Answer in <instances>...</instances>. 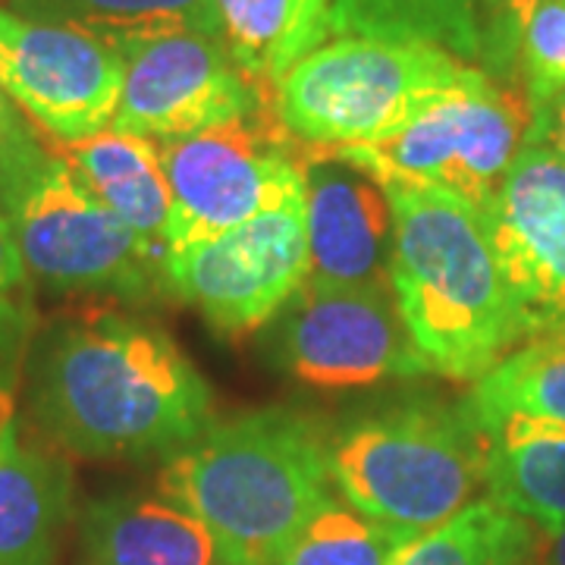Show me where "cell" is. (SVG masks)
<instances>
[{"instance_id": "1", "label": "cell", "mask_w": 565, "mask_h": 565, "mask_svg": "<svg viewBox=\"0 0 565 565\" xmlns=\"http://www.w3.org/2000/svg\"><path fill=\"white\" fill-rule=\"evenodd\" d=\"M39 424L82 459L170 456L211 427V386L154 321L92 311L54 323L32 352Z\"/></svg>"}, {"instance_id": "2", "label": "cell", "mask_w": 565, "mask_h": 565, "mask_svg": "<svg viewBox=\"0 0 565 565\" xmlns=\"http://www.w3.org/2000/svg\"><path fill=\"white\" fill-rule=\"evenodd\" d=\"M318 427L292 408H262L211 424L170 452L158 490L195 515L223 565H270L330 497Z\"/></svg>"}, {"instance_id": "3", "label": "cell", "mask_w": 565, "mask_h": 565, "mask_svg": "<svg viewBox=\"0 0 565 565\" xmlns=\"http://www.w3.org/2000/svg\"><path fill=\"white\" fill-rule=\"evenodd\" d=\"M393 207L390 289L434 374L481 381L522 343L484 221L449 195L384 182Z\"/></svg>"}, {"instance_id": "4", "label": "cell", "mask_w": 565, "mask_h": 565, "mask_svg": "<svg viewBox=\"0 0 565 565\" xmlns=\"http://www.w3.org/2000/svg\"><path fill=\"white\" fill-rule=\"evenodd\" d=\"M327 459L355 512L418 537L471 505L484 484L487 437L462 403L415 396L345 424Z\"/></svg>"}, {"instance_id": "5", "label": "cell", "mask_w": 565, "mask_h": 565, "mask_svg": "<svg viewBox=\"0 0 565 565\" xmlns=\"http://www.w3.org/2000/svg\"><path fill=\"white\" fill-rule=\"evenodd\" d=\"M475 63L444 47L384 39L323 41L274 88L282 129L305 148H359L390 139Z\"/></svg>"}, {"instance_id": "6", "label": "cell", "mask_w": 565, "mask_h": 565, "mask_svg": "<svg viewBox=\"0 0 565 565\" xmlns=\"http://www.w3.org/2000/svg\"><path fill=\"white\" fill-rule=\"evenodd\" d=\"M527 126L525 95L471 66L390 139L330 154L359 163L381 182L430 189L481 214L525 148Z\"/></svg>"}, {"instance_id": "7", "label": "cell", "mask_w": 565, "mask_h": 565, "mask_svg": "<svg viewBox=\"0 0 565 565\" xmlns=\"http://www.w3.org/2000/svg\"><path fill=\"white\" fill-rule=\"evenodd\" d=\"M308 148L277 120L274 104L189 139L161 141L173 214L167 255L305 195Z\"/></svg>"}, {"instance_id": "8", "label": "cell", "mask_w": 565, "mask_h": 565, "mask_svg": "<svg viewBox=\"0 0 565 565\" xmlns=\"http://www.w3.org/2000/svg\"><path fill=\"white\" fill-rule=\"evenodd\" d=\"M32 280L61 292L148 299L161 264L92 192L70 158L51 154L3 207Z\"/></svg>"}, {"instance_id": "9", "label": "cell", "mask_w": 565, "mask_h": 565, "mask_svg": "<svg viewBox=\"0 0 565 565\" xmlns=\"http://www.w3.org/2000/svg\"><path fill=\"white\" fill-rule=\"evenodd\" d=\"M311 274L305 195L163 262V292L192 305L226 337L258 330L292 302Z\"/></svg>"}, {"instance_id": "10", "label": "cell", "mask_w": 565, "mask_h": 565, "mask_svg": "<svg viewBox=\"0 0 565 565\" xmlns=\"http://www.w3.org/2000/svg\"><path fill=\"white\" fill-rule=\"evenodd\" d=\"M280 359L315 390H362L434 374L408 337L390 282H305L280 311Z\"/></svg>"}, {"instance_id": "11", "label": "cell", "mask_w": 565, "mask_h": 565, "mask_svg": "<svg viewBox=\"0 0 565 565\" xmlns=\"http://www.w3.org/2000/svg\"><path fill=\"white\" fill-rule=\"evenodd\" d=\"M120 57L122 88L114 117L120 132L154 141L189 139L274 104V95L245 76L221 39L202 32L129 41Z\"/></svg>"}, {"instance_id": "12", "label": "cell", "mask_w": 565, "mask_h": 565, "mask_svg": "<svg viewBox=\"0 0 565 565\" xmlns=\"http://www.w3.org/2000/svg\"><path fill=\"white\" fill-rule=\"evenodd\" d=\"M0 88L47 136L76 145L114 126L122 57L82 29L0 7Z\"/></svg>"}, {"instance_id": "13", "label": "cell", "mask_w": 565, "mask_h": 565, "mask_svg": "<svg viewBox=\"0 0 565 565\" xmlns=\"http://www.w3.org/2000/svg\"><path fill=\"white\" fill-rule=\"evenodd\" d=\"M481 221L522 343L565 323V161L525 141Z\"/></svg>"}, {"instance_id": "14", "label": "cell", "mask_w": 565, "mask_h": 565, "mask_svg": "<svg viewBox=\"0 0 565 565\" xmlns=\"http://www.w3.org/2000/svg\"><path fill=\"white\" fill-rule=\"evenodd\" d=\"M308 282L367 286L390 282L393 207L384 182L364 167L321 148L305 158Z\"/></svg>"}, {"instance_id": "15", "label": "cell", "mask_w": 565, "mask_h": 565, "mask_svg": "<svg viewBox=\"0 0 565 565\" xmlns=\"http://www.w3.org/2000/svg\"><path fill=\"white\" fill-rule=\"evenodd\" d=\"M70 500L66 462L29 444L10 405H0V565L54 563Z\"/></svg>"}, {"instance_id": "16", "label": "cell", "mask_w": 565, "mask_h": 565, "mask_svg": "<svg viewBox=\"0 0 565 565\" xmlns=\"http://www.w3.org/2000/svg\"><path fill=\"white\" fill-rule=\"evenodd\" d=\"M92 565H223L211 531L167 497L110 493L85 509Z\"/></svg>"}, {"instance_id": "17", "label": "cell", "mask_w": 565, "mask_h": 565, "mask_svg": "<svg viewBox=\"0 0 565 565\" xmlns=\"http://www.w3.org/2000/svg\"><path fill=\"white\" fill-rule=\"evenodd\" d=\"M66 158L163 270L173 195L163 173L161 141L110 126L92 139L70 145Z\"/></svg>"}, {"instance_id": "18", "label": "cell", "mask_w": 565, "mask_h": 565, "mask_svg": "<svg viewBox=\"0 0 565 565\" xmlns=\"http://www.w3.org/2000/svg\"><path fill=\"white\" fill-rule=\"evenodd\" d=\"M484 437L487 500L556 534L565 525V424L509 418Z\"/></svg>"}, {"instance_id": "19", "label": "cell", "mask_w": 565, "mask_h": 565, "mask_svg": "<svg viewBox=\"0 0 565 565\" xmlns=\"http://www.w3.org/2000/svg\"><path fill=\"white\" fill-rule=\"evenodd\" d=\"M462 405L481 434L509 418L565 424V323L515 345L471 384Z\"/></svg>"}, {"instance_id": "20", "label": "cell", "mask_w": 565, "mask_h": 565, "mask_svg": "<svg viewBox=\"0 0 565 565\" xmlns=\"http://www.w3.org/2000/svg\"><path fill=\"white\" fill-rule=\"evenodd\" d=\"M330 35L430 44L478 63L475 0H330Z\"/></svg>"}, {"instance_id": "21", "label": "cell", "mask_w": 565, "mask_h": 565, "mask_svg": "<svg viewBox=\"0 0 565 565\" xmlns=\"http://www.w3.org/2000/svg\"><path fill=\"white\" fill-rule=\"evenodd\" d=\"M22 17L61 22L107 41L122 44L177 32H202L217 39L214 0H3Z\"/></svg>"}, {"instance_id": "22", "label": "cell", "mask_w": 565, "mask_h": 565, "mask_svg": "<svg viewBox=\"0 0 565 565\" xmlns=\"http://www.w3.org/2000/svg\"><path fill=\"white\" fill-rule=\"evenodd\" d=\"M537 531L503 505H465L446 525L405 541L390 565H534Z\"/></svg>"}, {"instance_id": "23", "label": "cell", "mask_w": 565, "mask_h": 565, "mask_svg": "<svg viewBox=\"0 0 565 565\" xmlns=\"http://www.w3.org/2000/svg\"><path fill=\"white\" fill-rule=\"evenodd\" d=\"M405 541L412 537L333 500L270 565H390Z\"/></svg>"}, {"instance_id": "24", "label": "cell", "mask_w": 565, "mask_h": 565, "mask_svg": "<svg viewBox=\"0 0 565 565\" xmlns=\"http://www.w3.org/2000/svg\"><path fill=\"white\" fill-rule=\"evenodd\" d=\"M217 10V39L245 76L274 95L280 82V57L292 0H214Z\"/></svg>"}, {"instance_id": "25", "label": "cell", "mask_w": 565, "mask_h": 565, "mask_svg": "<svg viewBox=\"0 0 565 565\" xmlns=\"http://www.w3.org/2000/svg\"><path fill=\"white\" fill-rule=\"evenodd\" d=\"M32 327H35L32 274L22 262L13 226L0 211V405H7L10 399V384L20 371Z\"/></svg>"}, {"instance_id": "26", "label": "cell", "mask_w": 565, "mask_h": 565, "mask_svg": "<svg viewBox=\"0 0 565 565\" xmlns=\"http://www.w3.org/2000/svg\"><path fill=\"white\" fill-rule=\"evenodd\" d=\"M531 114L565 95V0H541L527 22L519 57Z\"/></svg>"}, {"instance_id": "27", "label": "cell", "mask_w": 565, "mask_h": 565, "mask_svg": "<svg viewBox=\"0 0 565 565\" xmlns=\"http://www.w3.org/2000/svg\"><path fill=\"white\" fill-rule=\"evenodd\" d=\"M541 0H475V20L481 39L478 66L490 79L512 85L519 76L522 39Z\"/></svg>"}, {"instance_id": "28", "label": "cell", "mask_w": 565, "mask_h": 565, "mask_svg": "<svg viewBox=\"0 0 565 565\" xmlns=\"http://www.w3.org/2000/svg\"><path fill=\"white\" fill-rule=\"evenodd\" d=\"M51 158L39 129L22 107L0 88V211L20 192V185Z\"/></svg>"}, {"instance_id": "29", "label": "cell", "mask_w": 565, "mask_h": 565, "mask_svg": "<svg viewBox=\"0 0 565 565\" xmlns=\"http://www.w3.org/2000/svg\"><path fill=\"white\" fill-rule=\"evenodd\" d=\"M327 39H330V0H292V20L280 57V79L292 63L321 47Z\"/></svg>"}, {"instance_id": "30", "label": "cell", "mask_w": 565, "mask_h": 565, "mask_svg": "<svg viewBox=\"0 0 565 565\" xmlns=\"http://www.w3.org/2000/svg\"><path fill=\"white\" fill-rule=\"evenodd\" d=\"M531 145H544L550 148L559 161H565V95L556 102L531 114V126H527V139Z\"/></svg>"}, {"instance_id": "31", "label": "cell", "mask_w": 565, "mask_h": 565, "mask_svg": "<svg viewBox=\"0 0 565 565\" xmlns=\"http://www.w3.org/2000/svg\"><path fill=\"white\" fill-rule=\"evenodd\" d=\"M541 565H565V525L556 534H550L544 556H541Z\"/></svg>"}]
</instances>
